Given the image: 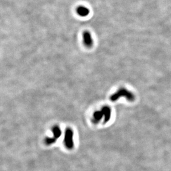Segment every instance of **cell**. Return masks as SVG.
<instances>
[{
  "mask_svg": "<svg viewBox=\"0 0 171 171\" xmlns=\"http://www.w3.org/2000/svg\"><path fill=\"white\" fill-rule=\"evenodd\" d=\"M76 12L80 16L87 17L89 14L90 10L84 6H79L76 8Z\"/></svg>",
  "mask_w": 171,
  "mask_h": 171,
  "instance_id": "5b68a950",
  "label": "cell"
},
{
  "mask_svg": "<svg viewBox=\"0 0 171 171\" xmlns=\"http://www.w3.org/2000/svg\"><path fill=\"white\" fill-rule=\"evenodd\" d=\"M83 42L85 46L88 48L92 46L93 44V41H92V35L89 31H85L83 32Z\"/></svg>",
  "mask_w": 171,
  "mask_h": 171,
  "instance_id": "3957f363",
  "label": "cell"
},
{
  "mask_svg": "<svg viewBox=\"0 0 171 171\" xmlns=\"http://www.w3.org/2000/svg\"><path fill=\"white\" fill-rule=\"evenodd\" d=\"M64 141L65 147L68 149H72L73 148V131L71 128H67L65 130Z\"/></svg>",
  "mask_w": 171,
  "mask_h": 171,
  "instance_id": "7a4b0ae2",
  "label": "cell"
},
{
  "mask_svg": "<svg viewBox=\"0 0 171 171\" xmlns=\"http://www.w3.org/2000/svg\"><path fill=\"white\" fill-rule=\"evenodd\" d=\"M121 97L126 98L128 100L130 101H133L135 99V96L134 95V94L124 88H120L116 92L110 96V99L112 102H114L117 100L119 99Z\"/></svg>",
  "mask_w": 171,
  "mask_h": 171,
  "instance_id": "6da1fadb",
  "label": "cell"
},
{
  "mask_svg": "<svg viewBox=\"0 0 171 171\" xmlns=\"http://www.w3.org/2000/svg\"><path fill=\"white\" fill-rule=\"evenodd\" d=\"M52 131L53 135V137L56 140L59 139L62 135V131L59 127L58 126H55L52 128Z\"/></svg>",
  "mask_w": 171,
  "mask_h": 171,
  "instance_id": "52a82bcc",
  "label": "cell"
},
{
  "mask_svg": "<svg viewBox=\"0 0 171 171\" xmlns=\"http://www.w3.org/2000/svg\"><path fill=\"white\" fill-rule=\"evenodd\" d=\"M104 117V123H107L110 120L112 116V109L108 106H103L101 110Z\"/></svg>",
  "mask_w": 171,
  "mask_h": 171,
  "instance_id": "277c9868",
  "label": "cell"
},
{
  "mask_svg": "<svg viewBox=\"0 0 171 171\" xmlns=\"http://www.w3.org/2000/svg\"><path fill=\"white\" fill-rule=\"evenodd\" d=\"M56 139H55V137H46L45 139V144L47 145H51L52 144H55V142H56Z\"/></svg>",
  "mask_w": 171,
  "mask_h": 171,
  "instance_id": "ba28073f",
  "label": "cell"
},
{
  "mask_svg": "<svg viewBox=\"0 0 171 171\" xmlns=\"http://www.w3.org/2000/svg\"><path fill=\"white\" fill-rule=\"evenodd\" d=\"M103 116L104 115L101 110L96 111L93 114L92 122L95 124H97L99 122H100V121Z\"/></svg>",
  "mask_w": 171,
  "mask_h": 171,
  "instance_id": "8992f818",
  "label": "cell"
}]
</instances>
